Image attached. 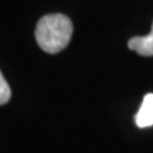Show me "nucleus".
<instances>
[{
	"label": "nucleus",
	"mask_w": 153,
	"mask_h": 153,
	"mask_svg": "<svg viewBox=\"0 0 153 153\" xmlns=\"http://www.w3.org/2000/svg\"><path fill=\"white\" fill-rule=\"evenodd\" d=\"M73 25L64 14H47L38 21L36 26V41L38 46L49 54H56L68 46Z\"/></svg>",
	"instance_id": "nucleus-1"
},
{
	"label": "nucleus",
	"mask_w": 153,
	"mask_h": 153,
	"mask_svg": "<svg viewBox=\"0 0 153 153\" xmlns=\"http://www.w3.org/2000/svg\"><path fill=\"white\" fill-rule=\"evenodd\" d=\"M135 124L139 128H148L153 125V93L144 96L142 106L135 115Z\"/></svg>",
	"instance_id": "nucleus-2"
},
{
	"label": "nucleus",
	"mask_w": 153,
	"mask_h": 153,
	"mask_svg": "<svg viewBox=\"0 0 153 153\" xmlns=\"http://www.w3.org/2000/svg\"><path fill=\"white\" fill-rule=\"evenodd\" d=\"M128 47L142 56H153V25L149 35L130 38Z\"/></svg>",
	"instance_id": "nucleus-3"
},
{
	"label": "nucleus",
	"mask_w": 153,
	"mask_h": 153,
	"mask_svg": "<svg viewBox=\"0 0 153 153\" xmlns=\"http://www.w3.org/2000/svg\"><path fill=\"white\" fill-rule=\"evenodd\" d=\"M10 94H12L10 88H9L5 78L3 76L1 71H0V105L7 103L10 100Z\"/></svg>",
	"instance_id": "nucleus-4"
}]
</instances>
